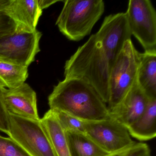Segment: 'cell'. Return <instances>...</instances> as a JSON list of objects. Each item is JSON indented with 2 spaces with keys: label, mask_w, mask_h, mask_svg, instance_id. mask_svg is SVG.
<instances>
[{
  "label": "cell",
  "mask_w": 156,
  "mask_h": 156,
  "mask_svg": "<svg viewBox=\"0 0 156 156\" xmlns=\"http://www.w3.org/2000/svg\"><path fill=\"white\" fill-rule=\"evenodd\" d=\"M66 134L70 156H106L110 154L85 133L66 131Z\"/></svg>",
  "instance_id": "cell-16"
},
{
  "label": "cell",
  "mask_w": 156,
  "mask_h": 156,
  "mask_svg": "<svg viewBox=\"0 0 156 156\" xmlns=\"http://www.w3.org/2000/svg\"><path fill=\"white\" fill-rule=\"evenodd\" d=\"M9 115L8 136L30 156H57L40 119Z\"/></svg>",
  "instance_id": "cell-5"
},
{
  "label": "cell",
  "mask_w": 156,
  "mask_h": 156,
  "mask_svg": "<svg viewBox=\"0 0 156 156\" xmlns=\"http://www.w3.org/2000/svg\"><path fill=\"white\" fill-rule=\"evenodd\" d=\"M52 111L65 131L85 133L84 121L65 112L57 110Z\"/></svg>",
  "instance_id": "cell-18"
},
{
  "label": "cell",
  "mask_w": 156,
  "mask_h": 156,
  "mask_svg": "<svg viewBox=\"0 0 156 156\" xmlns=\"http://www.w3.org/2000/svg\"><path fill=\"white\" fill-rule=\"evenodd\" d=\"M5 11L18 27L30 31L36 30L42 13L37 0H10Z\"/></svg>",
  "instance_id": "cell-12"
},
{
  "label": "cell",
  "mask_w": 156,
  "mask_h": 156,
  "mask_svg": "<svg viewBox=\"0 0 156 156\" xmlns=\"http://www.w3.org/2000/svg\"><path fill=\"white\" fill-rule=\"evenodd\" d=\"M156 98L149 99L146 110L140 117L127 128L131 137L140 141L151 140L156 136Z\"/></svg>",
  "instance_id": "cell-15"
},
{
  "label": "cell",
  "mask_w": 156,
  "mask_h": 156,
  "mask_svg": "<svg viewBox=\"0 0 156 156\" xmlns=\"http://www.w3.org/2000/svg\"><path fill=\"white\" fill-rule=\"evenodd\" d=\"M40 121L57 156H70L66 131L54 112L49 109Z\"/></svg>",
  "instance_id": "cell-14"
},
{
  "label": "cell",
  "mask_w": 156,
  "mask_h": 156,
  "mask_svg": "<svg viewBox=\"0 0 156 156\" xmlns=\"http://www.w3.org/2000/svg\"><path fill=\"white\" fill-rule=\"evenodd\" d=\"M10 0H0V11L5 10Z\"/></svg>",
  "instance_id": "cell-24"
},
{
  "label": "cell",
  "mask_w": 156,
  "mask_h": 156,
  "mask_svg": "<svg viewBox=\"0 0 156 156\" xmlns=\"http://www.w3.org/2000/svg\"><path fill=\"white\" fill-rule=\"evenodd\" d=\"M5 89L0 86V131L8 135L9 131V115L4 101Z\"/></svg>",
  "instance_id": "cell-22"
},
{
  "label": "cell",
  "mask_w": 156,
  "mask_h": 156,
  "mask_svg": "<svg viewBox=\"0 0 156 156\" xmlns=\"http://www.w3.org/2000/svg\"><path fill=\"white\" fill-rule=\"evenodd\" d=\"M110 71L108 59L94 34L66 61L64 76L65 78L80 79L89 84L107 105Z\"/></svg>",
  "instance_id": "cell-2"
},
{
  "label": "cell",
  "mask_w": 156,
  "mask_h": 156,
  "mask_svg": "<svg viewBox=\"0 0 156 156\" xmlns=\"http://www.w3.org/2000/svg\"><path fill=\"white\" fill-rule=\"evenodd\" d=\"M17 24L5 10L0 11V39L15 31Z\"/></svg>",
  "instance_id": "cell-21"
},
{
  "label": "cell",
  "mask_w": 156,
  "mask_h": 156,
  "mask_svg": "<svg viewBox=\"0 0 156 156\" xmlns=\"http://www.w3.org/2000/svg\"><path fill=\"white\" fill-rule=\"evenodd\" d=\"M85 133L108 153L125 149L135 143L127 128L111 117L99 121H84Z\"/></svg>",
  "instance_id": "cell-8"
},
{
  "label": "cell",
  "mask_w": 156,
  "mask_h": 156,
  "mask_svg": "<svg viewBox=\"0 0 156 156\" xmlns=\"http://www.w3.org/2000/svg\"><path fill=\"white\" fill-rule=\"evenodd\" d=\"M4 101L9 114L39 120L37 96L28 84L23 83L13 89H5Z\"/></svg>",
  "instance_id": "cell-10"
},
{
  "label": "cell",
  "mask_w": 156,
  "mask_h": 156,
  "mask_svg": "<svg viewBox=\"0 0 156 156\" xmlns=\"http://www.w3.org/2000/svg\"><path fill=\"white\" fill-rule=\"evenodd\" d=\"M0 156H30L10 137L0 136Z\"/></svg>",
  "instance_id": "cell-19"
},
{
  "label": "cell",
  "mask_w": 156,
  "mask_h": 156,
  "mask_svg": "<svg viewBox=\"0 0 156 156\" xmlns=\"http://www.w3.org/2000/svg\"><path fill=\"white\" fill-rule=\"evenodd\" d=\"M132 35L145 52H156V12L149 0H130L125 12Z\"/></svg>",
  "instance_id": "cell-7"
},
{
  "label": "cell",
  "mask_w": 156,
  "mask_h": 156,
  "mask_svg": "<svg viewBox=\"0 0 156 156\" xmlns=\"http://www.w3.org/2000/svg\"><path fill=\"white\" fill-rule=\"evenodd\" d=\"M140 53L131 40L126 42L111 67L109 74V112L120 104L136 79Z\"/></svg>",
  "instance_id": "cell-4"
},
{
  "label": "cell",
  "mask_w": 156,
  "mask_h": 156,
  "mask_svg": "<svg viewBox=\"0 0 156 156\" xmlns=\"http://www.w3.org/2000/svg\"><path fill=\"white\" fill-rule=\"evenodd\" d=\"M95 34L108 59L111 69L126 42L131 40L132 34L126 13L106 16Z\"/></svg>",
  "instance_id": "cell-9"
},
{
  "label": "cell",
  "mask_w": 156,
  "mask_h": 156,
  "mask_svg": "<svg viewBox=\"0 0 156 156\" xmlns=\"http://www.w3.org/2000/svg\"><path fill=\"white\" fill-rule=\"evenodd\" d=\"M28 67L0 59V86L13 89L25 83L28 78Z\"/></svg>",
  "instance_id": "cell-17"
},
{
  "label": "cell",
  "mask_w": 156,
  "mask_h": 156,
  "mask_svg": "<svg viewBox=\"0 0 156 156\" xmlns=\"http://www.w3.org/2000/svg\"><path fill=\"white\" fill-rule=\"evenodd\" d=\"M50 109L65 112L84 121L110 117L107 105L91 85L80 79L65 78L48 97Z\"/></svg>",
  "instance_id": "cell-1"
},
{
  "label": "cell",
  "mask_w": 156,
  "mask_h": 156,
  "mask_svg": "<svg viewBox=\"0 0 156 156\" xmlns=\"http://www.w3.org/2000/svg\"><path fill=\"white\" fill-rule=\"evenodd\" d=\"M38 6L41 10L44 9H46L51 5L59 2H63L64 1H60V0H37Z\"/></svg>",
  "instance_id": "cell-23"
},
{
  "label": "cell",
  "mask_w": 156,
  "mask_h": 156,
  "mask_svg": "<svg viewBox=\"0 0 156 156\" xmlns=\"http://www.w3.org/2000/svg\"><path fill=\"white\" fill-rule=\"evenodd\" d=\"M0 136H1V135H0Z\"/></svg>",
  "instance_id": "cell-25"
},
{
  "label": "cell",
  "mask_w": 156,
  "mask_h": 156,
  "mask_svg": "<svg viewBox=\"0 0 156 156\" xmlns=\"http://www.w3.org/2000/svg\"><path fill=\"white\" fill-rule=\"evenodd\" d=\"M106 156H151V151L147 143L135 142L125 149Z\"/></svg>",
  "instance_id": "cell-20"
},
{
  "label": "cell",
  "mask_w": 156,
  "mask_h": 156,
  "mask_svg": "<svg viewBox=\"0 0 156 156\" xmlns=\"http://www.w3.org/2000/svg\"><path fill=\"white\" fill-rule=\"evenodd\" d=\"M42 33L17 27L13 33L0 39V59L28 67L40 51Z\"/></svg>",
  "instance_id": "cell-6"
},
{
  "label": "cell",
  "mask_w": 156,
  "mask_h": 156,
  "mask_svg": "<svg viewBox=\"0 0 156 156\" xmlns=\"http://www.w3.org/2000/svg\"><path fill=\"white\" fill-rule=\"evenodd\" d=\"M148 100L139 85L136 77L134 84L120 104L109 112L110 116L128 128L143 114Z\"/></svg>",
  "instance_id": "cell-11"
},
{
  "label": "cell",
  "mask_w": 156,
  "mask_h": 156,
  "mask_svg": "<svg viewBox=\"0 0 156 156\" xmlns=\"http://www.w3.org/2000/svg\"><path fill=\"white\" fill-rule=\"evenodd\" d=\"M137 81L149 99L156 98V52L140 53Z\"/></svg>",
  "instance_id": "cell-13"
},
{
  "label": "cell",
  "mask_w": 156,
  "mask_h": 156,
  "mask_svg": "<svg viewBox=\"0 0 156 156\" xmlns=\"http://www.w3.org/2000/svg\"><path fill=\"white\" fill-rule=\"evenodd\" d=\"M56 25L67 39L79 41L89 35L105 11L103 0H66Z\"/></svg>",
  "instance_id": "cell-3"
}]
</instances>
